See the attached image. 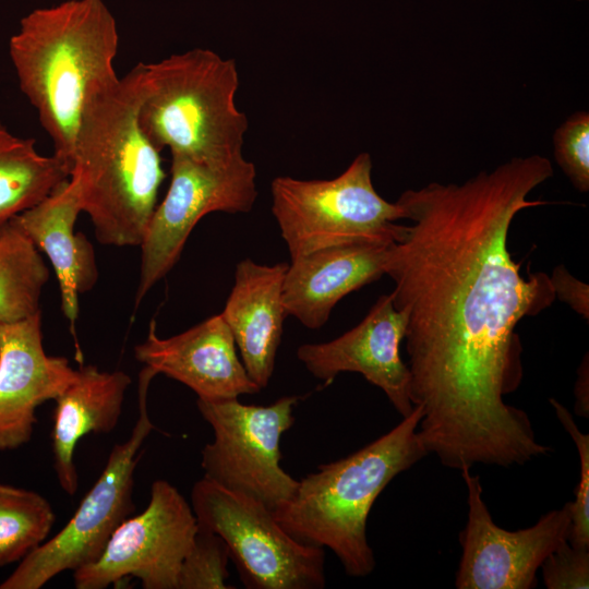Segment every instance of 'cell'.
<instances>
[{
	"label": "cell",
	"mask_w": 589,
	"mask_h": 589,
	"mask_svg": "<svg viewBox=\"0 0 589 589\" xmlns=\"http://www.w3.org/2000/svg\"><path fill=\"white\" fill-rule=\"evenodd\" d=\"M552 176L546 157H514L461 184L431 182L396 201L412 224L392 243L385 275L406 316L419 436L446 467H510L551 452L504 398L524 376L517 324L555 299L550 276L520 274L508 231L520 211L548 203L528 195Z\"/></svg>",
	"instance_id": "1"
},
{
	"label": "cell",
	"mask_w": 589,
	"mask_h": 589,
	"mask_svg": "<svg viewBox=\"0 0 589 589\" xmlns=\"http://www.w3.org/2000/svg\"><path fill=\"white\" fill-rule=\"evenodd\" d=\"M115 16L103 0H67L20 21L9 41L19 86L71 172L74 141L87 106L119 76Z\"/></svg>",
	"instance_id": "2"
},
{
	"label": "cell",
	"mask_w": 589,
	"mask_h": 589,
	"mask_svg": "<svg viewBox=\"0 0 589 589\" xmlns=\"http://www.w3.org/2000/svg\"><path fill=\"white\" fill-rule=\"evenodd\" d=\"M142 93L139 63L87 106L74 141L70 177L107 245H141L166 177L160 151L139 122Z\"/></svg>",
	"instance_id": "3"
},
{
	"label": "cell",
	"mask_w": 589,
	"mask_h": 589,
	"mask_svg": "<svg viewBox=\"0 0 589 589\" xmlns=\"http://www.w3.org/2000/svg\"><path fill=\"white\" fill-rule=\"evenodd\" d=\"M421 418L422 408L414 406L387 433L300 479L293 496L273 512L277 522L297 541L332 550L348 576H369L376 563L368 517L386 485L428 455Z\"/></svg>",
	"instance_id": "4"
},
{
	"label": "cell",
	"mask_w": 589,
	"mask_h": 589,
	"mask_svg": "<svg viewBox=\"0 0 589 589\" xmlns=\"http://www.w3.org/2000/svg\"><path fill=\"white\" fill-rule=\"evenodd\" d=\"M233 59L207 48L143 63L139 122L160 152L226 163L242 154L249 123L236 105Z\"/></svg>",
	"instance_id": "5"
},
{
	"label": "cell",
	"mask_w": 589,
	"mask_h": 589,
	"mask_svg": "<svg viewBox=\"0 0 589 589\" xmlns=\"http://www.w3.org/2000/svg\"><path fill=\"white\" fill-rule=\"evenodd\" d=\"M370 154H359L338 177L328 180H273L272 212L291 259L360 240L397 241L404 225L401 206L384 200L372 183Z\"/></svg>",
	"instance_id": "6"
},
{
	"label": "cell",
	"mask_w": 589,
	"mask_h": 589,
	"mask_svg": "<svg viewBox=\"0 0 589 589\" xmlns=\"http://www.w3.org/2000/svg\"><path fill=\"white\" fill-rule=\"evenodd\" d=\"M191 507L200 527L223 538L247 588H324V549L297 541L260 501L203 477Z\"/></svg>",
	"instance_id": "7"
},
{
	"label": "cell",
	"mask_w": 589,
	"mask_h": 589,
	"mask_svg": "<svg viewBox=\"0 0 589 589\" xmlns=\"http://www.w3.org/2000/svg\"><path fill=\"white\" fill-rule=\"evenodd\" d=\"M155 375L140 374L139 418L130 437L116 444L107 464L68 524L20 561L0 589H39L64 570L95 562L118 526L134 510V471L140 449L154 430L147 412V388Z\"/></svg>",
	"instance_id": "8"
},
{
	"label": "cell",
	"mask_w": 589,
	"mask_h": 589,
	"mask_svg": "<svg viewBox=\"0 0 589 589\" xmlns=\"http://www.w3.org/2000/svg\"><path fill=\"white\" fill-rule=\"evenodd\" d=\"M297 396L268 406L241 404L238 398L196 401L214 438L202 449L204 477L249 495L274 512L297 491L299 480L280 467V438L294 422Z\"/></svg>",
	"instance_id": "9"
},
{
	"label": "cell",
	"mask_w": 589,
	"mask_h": 589,
	"mask_svg": "<svg viewBox=\"0 0 589 589\" xmlns=\"http://www.w3.org/2000/svg\"><path fill=\"white\" fill-rule=\"evenodd\" d=\"M171 179L155 207L141 243V273L135 302L178 262L192 229L213 212H250L256 200V170L240 155L226 163H206L171 154Z\"/></svg>",
	"instance_id": "10"
},
{
	"label": "cell",
	"mask_w": 589,
	"mask_h": 589,
	"mask_svg": "<svg viewBox=\"0 0 589 589\" xmlns=\"http://www.w3.org/2000/svg\"><path fill=\"white\" fill-rule=\"evenodd\" d=\"M196 530V517L183 495L168 481L156 480L145 510L124 519L100 556L73 572L74 587L105 589L134 577L144 589H178Z\"/></svg>",
	"instance_id": "11"
},
{
	"label": "cell",
	"mask_w": 589,
	"mask_h": 589,
	"mask_svg": "<svg viewBox=\"0 0 589 589\" xmlns=\"http://www.w3.org/2000/svg\"><path fill=\"white\" fill-rule=\"evenodd\" d=\"M468 492V519L459 533L461 557L458 589H531L543 561L567 541L570 502L553 509L531 527L509 531L492 519L478 476L460 470Z\"/></svg>",
	"instance_id": "12"
},
{
	"label": "cell",
	"mask_w": 589,
	"mask_h": 589,
	"mask_svg": "<svg viewBox=\"0 0 589 589\" xmlns=\"http://www.w3.org/2000/svg\"><path fill=\"white\" fill-rule=\"evenodd\" d=\"M405 333V314L395 309L390 294H383L357 326L333 340L301 345L297 357L326 383L342 372L360 373L385 393L404 418L414 408L409 369L399 351Z\"/></svg>",
	"instance_id": "13"
},
{
	"label": "cell",
	"mask_w": 589,
	"mask_h": 589,
	"mask_svg": "<svg viewBox=\"0 0 589 589\" xmlns=\"http://www.w3.org/2000/svg\"><path fill=\"white\" fill-rule=\"evenodd\" d=\"M76 376L67 358L46 353L40 311L0 322V450L28 443L37 408L55 400Z\"/></svg>",
	"instance_id": "14"
},
{
	"label": "cell",
	"mask_w": 589,
	"mask_h": 589,
	"mask_svg": "<svg viewBox=\"0 0 589 589\" xmlns=\"http://www.w3.org/2000/svg\"><path fill=\"white\" fill-rule=\"evenodd\" d=\"M134 357L155 375L161 373L191 388L199 399L224 400L261 392L249 376L232 334L220 314L185 332L160 338L154 321Z\"/></svg>",
	"instance_id": "15"
},
{
	"label": "cell",
	"mask_w": 589,
	"mask_h": 589,
	"mask_svg": "<svg viewBox=\"0 0 589 589\" xmlns=\"http://www.w3.org/2000/svg\"><path fill=\"white\" fill-rule=\"evenodd\" d=\"M393 242L360 240L291 259L283 285L287 315L294 316L310 329L322 327L345 296L385 275Z\"/></svg>",
	"instance_id": "16"
},
{
	"label": "cell",
	"mask_w": 589,
	"mask_h": 589,
	"mask_svg": "<svg viewBox=\"0 0 589 589\" xmlns=\"http://www.w3.org/2000/svg\"><path fill=\"white\" fill-rule=\"evenodd\" d=\"M288 264H257L250 259L236 266L235 283L220 313L235 339L251 380L268 385L287 316L283 285Z\"/></svg>",
	"instance_id": "17"
},
{
	"label": "cell",
	"mask_w": 589,
	"mask_h": 589,
	"mask_svg": "<svg viewBox=\"0 0 589 589\" xmlns=\"http://www.w3.org/2000/svg\"><path fill=\"white\" fill-rule=\"evenodd\" d=\"M81 212L79 183L70 177L11 220L48 256L58 278L62 312L72 327L79 315V294L98 277L93 245L74 231Z\"/></svg>",
	"instance_id": "18"
},
{
	"label": "cell",
	"mask_w": 589,
	"mask_h": 589,
	"mask_svg": "<svg viewBox=\"0 0 589 589\" xmlns=\"http://www.w3.org/2000/svg\"><path fill=\"white\" fill-rule=\"evenodd\" d=\"M131 377L123 371H100L96 365L77 369L76 378L55 398L51 442L53 468L68 495L79 488L74 462L77 443L89 433H109L119 422Z\"/></svg>",
	"instance_id": "19"
},
{
	"label": "cell",
	"mask_w": 589,
	"mask_h": 589,
	"mask_svg": "<svg viewBox=\"0 0 589 589\" xmlns=\"http://www.w3.org/2000/svg\"><path fill=\"white\" fill-rule=\"evenodd\" d=\"M69 178L60 158L41 155L33 139L11 133L0 121V233Z\"/></svg>",
	"instance_id": "20"
},
{
	"label": "cell",
	"mask_w": 589,
	"mask_h": 589,
	"mask_svg": "<svg viewBox=\"0 0 589 589\" xmlns=\"http://www.w3.org/2000/svg\"><path fill=\"white\" fill-rule=\"evenodd\" d=\"M49 268L33 241L10 223L0 233V322H15L40 311Z\"/></svg>",
	"instance_id": "21"
},
{
	"label": "cell",
	"mask_w": 589,
	"mask_h": 589,
	"mask_svg": "<svg viewBox=\"0 0 589 589\" xmlns=\"http://www.w3.org/2000/svg\"><path fill=\"white\" fill-rule=\"evenodd\" d=\"M55 521L43 495L0 483V567L22 561L44 543Z\"/></svg>",
	"instance_id": "22"
},
{
	"label": "cell",
	"mask_w": 589,
	"mask_h": 589,
	"mask_svg": "<svg viewBox=\"0 0 589 589\" xmlns=\"http://www.w3.org/2000/svg\"><path fill=\"white\" fill-rule=\"evenodd\" d=\"M228 546L221 537L200 527L185 555L178 577V589H228Z\"/></svg>",
	"instance_id": "23"
},
{
	"label": "cell",
	"mask_w": 589,
	"mask_h": 589,
	"mask_svg": "<svg viewBox=\"0 0 589 589\" xmlns=\"http://www.w3.org/2000/svg\"><path fill=\"white\" fill-rule=\"evenodd\" d=\"M554 157L579 192L589 190V113L577 111L554 132Z\"/></svg>",
	"instance_id": "24"
},
{
	"label": "cell",
	"mask_w": 589,
	"mask_h": 589,
	"mask_svg": "<svg viewBox=\"0 0 589 589\" xmlns=\"http://www.w3.org/2000/svg\"><path fill=\"white\" fill-rule=\"evenodd\" d=\"M558 421L570 435L579 456V481L575 501L570 502L572 521L567 541L576 548L589 549V435L577 426L572 413L554 398L550 399Z\"/></svg>",
	"instance_id": "25"
},
{
	"label": "cell",
	"mask_w": 589,
	"mask_h": 589,
	"mask_svg": "<svg viewBox=\"0 0 589 589\" xmlns=\"http://www.w3.org/2000/svg\"><path fill=\"white\" fill-rule=\"evenodd\" d=\"M540 567L548 589L589 588V549L576 548L566 541L548 555Z\"/></svg>",
	"instance_id": "26"
},
{
	"label": "cell",
	"mask_w": 589,
	"mask_h": 589,
	"mask_svg": "<svg viewBox=\"0 0 589 589\" xmlns=\"http://www.w3.org/2000/svg\"><path fill=\"white\" fill-rule=\"evenodd\" d=\"M550 281L555 294L586 321L589 320V286L574 277L563 265L556 266Z\"/></svg>",
	"instance_id": "27"
},
{
	"label": "cell",
	"mask_w": 589,
	"mask_h": 589,
	"mask_svg": "<svg viewBox=\"0 0 589 589\" xmlns=\"http://www.w3.org/2000/svg\"><path fill=\"white\" fill-rule=\"evenodd\" d=\"M575 412L584 418L589 417V364L588 354L584 357L577 371L575 383Z\"/></svg>",
	"instance_id": "28"
}]
</instances>
